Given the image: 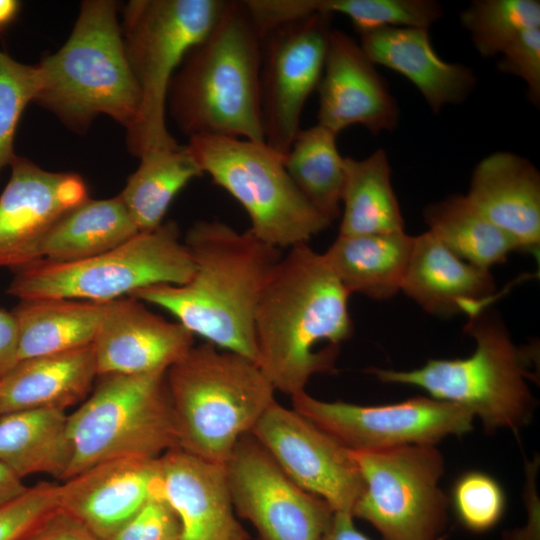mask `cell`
<instances>
[{
  "label": "cell",
  "mask_w": 540,
  "mask_h": 540,
  "mask_svg": "<svg viewBox=\"0 0 540 540\" xmlns=\"http://www.w3.org/2000/svg\"><path fill=\"white\" fill-rule=\"evenodd\" d=\"M181 527L172 508L161 498H150L108 540H179Z\"/></svg>",
  "instance_id": "obj_38"
},
{
  "label": "cell",
  "mask_w": 540,
  "mask_h": 540,
  "mask_svg": "<svg viewBox=\"0 0 540 540\" xmlns=\"http://www.w3.org/2000/svg\"><path fill=\"white\" fill-rule=\"evenodd\" d=\"M484 308L468 315L465 331L476 342L469 357L429 359L408 371L373 367L368 372L383 383L419 387L434 399L464 407L487 430L517 432L530 422L536 405L527 383L535 379L530 371L535 348L517 346L502 319Z\"/></svg>",
  "instance_id": "obj_6"
},
{
  "label": "cell",
  "mask_w": 540,
  "mask_h": 540,
  "mask_svg": "<svg viewBox=\"0 0 540 540\" xmlns=\"http://www.w3.org/2000/svg\"><path fill=\"white\" fill-rule=\"evenodd\" d=\"M300 488L348 512L364 483L349 449L296 410L276 401L250 432Z\"/></svg>",
  "instance_id": "obj_15"
},
{
  "label": "cell",
  "mask_w": 540,
  "mask_h": 540,
  "mask_svg": "<svg viewBox=\"0 0 540 540\" xmlns=\"http://www.w3.org/2000/svg\"><path fill=\"white\" fill-rule=\"evenodd\" d=\"M314 13L347 16L358 33L386 27L429 28L443 14L433 0H311Z\"/></svg>",
  "instance_id": "obj_34"
},
{
  "label": "cell",
  "mask_w": 540,
  "mask_h": 540,
  "mask_svg": "<svg viewBox=\"0 0 540 540\" xmlns=\"http://www.w3.org/2000/svg\"><path fill=\"white\" fill-rule=\"evenodd\" d=\"M166 378L178 446L222 465L275 402L276 390L254 361L209 342L194 345Z\"/></svg>",
  "instance_id": "obj_5"
},
{
  "label": "cell",
  "mask_w": 540,
  "mask_h": 540,
  "mask_svg": "<svg viewBox=\"0 0 540 540\" xmlns=\"http://www.w3.org/2000/svg\"><path fill=\"white\" fill-rule=\"evenodd\" d=\"M106 302L67 298L20 300L11 310L19 334V361L92 344Z\"/></svg>",
  "instance_id": "obj_28"
},
{
  "label": "cell",
  "mask_w": 540,
  "mask_h": 540,
  "mask_svg": "<svg viewBox=\"0 0 540 540\" xmlns=\"http://www.w3.org/2000/svg\"><path fill=\"white\" fill-rule=\"evenodd\" d=\"M40 87L37 65H26L0 50V174L16 153L14 138L23 111Z\"/></svg>",
  "instance_id": "obj_35"
},
{
  "label": "cell",
  "mask_w": 540,
  "mask_h": 540,
  "mask_svg": "<svg viewBox=\"0 0 540 540\" xmlns=\"http://www.w3.org/2000/svg\"><path fill=\"white\" fill-rule=\"evenodd\" d=\"M428 232L462 260L490 269L519 251L517 244L466 197L451 195L423 212Z\"/></svg>",
  "instance_id": "obj_31"
},
{
  "label": "cell",
  "mask_w": 540,
  "mask_h": 540,
  "mask_svg": "<svg viewBox=\"0 0 540 540\" xmlns=\"http://www.w3.org/2000/svg\"><path fill=\"white\" fill-rule=\"evenodd\" d=\"M498 68L503 73L521 78L528 90L529 100L540 102V27L523 31L500 54Z\"/></svg>",
  "instance_id": "obj_39"
},
{
  "label": "cell",
  "mask_w": 540,
  "mask_h": 540,
  "mask_svg": "<svg viewBox=\"0 0 540 540\" xmlns=\"http://www.w3.org/2000/svg\"><path fill=\"white\" fill-rule=\"evenodd\" d=\"M495 289L490 269L462 260L428 231L414 236L401 291L424 311L470 315L488 305Z\"/></svg>",
  "instance_id": "obj_22"
},
{
  "label": "cell",
  "mask_w": 540,
  "mask_h": 540,
  "mask_svg": "<svg viewBox=\"0 0 540 540\" xmlns=\"http://www.w3.org/2000/svg\"><path fill=\"white\" fill-rule=\"evenodd\" d=\"M463 27L478 53L484 57L501 54L523 31L540 27L537 0H478L462 11Z\"/></svg>",
  "instance_id": "obj_33"
},
{
  "label": "cell",
  "mask_w": 540,
  "mask_h": 540,
  "mask_svg": "<svg viewBox=\"0 0 540 540\" xmlns=\"http://www.w3.org/2000/svg\"><path fill=\"white\" fill-rule=\"evenodd\" d=\"M260 70L261 40L248 11L243 1H226L214 26L175 72L168 112L189 138L265 142Z\"/></svg>",
  "instance_id": "obj_3"
},
{
  "label": "cell",
  "mask_w": 540,
  "mask_h": 540,
  "mask_svg": "<svg viewBox=\"0 0 540 540\" xmlns=\"http://www.w3.org/2000/svg\"><path fill=\"white\" fill-rule=\"evenodd\" d=\"M118 3L86 0L64 45L37 64L40 87L34 103L75 133L107 115L129 129L140 92L124 49Z\"/></svg>",
  "instance_id": "obj_4"
},
{
  "label": "cell",
  "mask_w": 540,
  "mask_h": 540,
  "mask_svg": "<svg viewBox=\"0 0 540 540\" xmlns=\"http://www.w3.org/2000/svg\"><path fill=\"white\" fill-rule=\"evenodd\" d=\"M97 376L93 343L20 360L0 380V416L39 408L65 411L87 396Z\"/></svg>",
  "instance_id": "obj_24"
},
{
  "label": "cell",
  "mask_w": 540,
  "mask_h": 540,
  "mask_svg": "<svg viewBox=\"0 0 540 540\" xmlns=\"http://www.w3.org/2000/svg\"><path fill=\"white\" fill-rule=\"evenodd\" d=\"M225 470L235 512L260 540H320L330 525L329 504L295 484L251 433L238 440Z\"/></svg>",
  "instance_id": "obj_14"
},
{
  "label": "cell",
  "mask_w": 540,
  "mask_h": 540,
  "mask_svg": "<svg viewBox=\"0 0 540 540\" xmlns=\"http://www.w3.org/2000/svg\"><path fill=\"white\" fill-rule=\"evenodd\" d=\"M184 243L195 263L187 283L152 285L129 297L163 308L194 336L256 363L255 313L281 249L217 220L196 221Z\"/></svg>",
  "instance_id": "obj_2"
},
{
  "label": "cell",
  "mask_w": 540,
  "mask_h": 540,
  "mask_svg": "<svg viewBox=\"0 0 540 540\" xmlns=\"http://www.w3.org/2000/svg\"><path fill=\"white\" fill-rule=\"evenodd\" d=\"M359 36L367 57L412 82L434 113L447 104L464 101L476 84L471 68L437 55L428 28L386 27Z\"/></svg>",
  "instance_id": "obj_23"
},
{
  "label": "cell",
  "mask_w": 540,
  "mask_h": 540,
  "mask_svg": "<svg viewBox=\"0 0 540 540\" xmlns=\"http://www.w3.org/2000/svg\"><path fill=\"white\" fill-rule=\"evenodd\" d=\"M374 65L360 44L332 29L317 87L318 124L336 135L352 125H361L374 135L394 129L398 107Z\"/></svg>",
  "instance_id": "obj_17"
},
{
  "label": "cell",
  "mask_w": 540,
  "mask_h": 540,
  "mask_svg": "<svg viewBox=\"0 0 540 540\" xmlns=\"http://www.w3.org/2000/svg\"><path fill=\"white\" fill-rule=\"evenodd\" d=\"M59 508V484L40 482L0 506V540H23Z\"/></svg>",
  "instance_id": "obj_37"
},
{
  "label": "cell",
  "mask_w": 540,
  "mask_h": 540,
  "mask_svg": "<svg viewBox=\"0 0 540 540\" xmlns=\"http://www.w3.org/2000/svg\"><path fill=\"white\" fill-rule=\"evenodd\" d=\"M27 488L21 478L0 462V506L17 498Z\"/></svg>",
  "instance_id": "obj_43"
},
{
  "label": "cell",
  "mask_w": 540,
  "mask_h": 540,
  "mask_svg": "<svg viewBox=\"0 0 540 540\" xmlns=\"http://www.w3.org/2000/svg\"><path fill=\"white\" fill-rule=\"evenodd\" d=\"M195 263L173 220L99 255L75 262L37 260L13 270L7 294L19 300L109 302L157 284L182 285Z\"/></svg>",
  "instance_id": "obj_9"
},
{
  "label": "cell",
  "mask_w": 540,
  "mask_h": 540,
  "mask_svg": "<svg viewBox=\"0 0 540 540\" xmlns=\"http://www.w3.org/2000/svg\"><path fill=\"white\" fill-rule=\"evenodd\" d=\"M332 15L316 12L261 39L260 94L266 144L281 155L299 132L304 105L321 80Z\"/></svg>",
  "instance_id": "obj_13"
},
{
  "label": "cell",
  "mask_w": 540,
  "mask_h": 540,
  "mask_svg": "<svg viewBox=\"0 0 540 540\" xmlns=\"http://www.w3.org/2000/svg\"><path fill=\"white\" fill-rule=\"evenodd\" d=\"M336 134L316 124L299 130L284 155V166L304 198L330 223L341 215L345 157Z\"/></svg>",
  "instance_id": "obj_32"
},
{
  "label": "cell",
  "mask_w": 540,
  "mask_h": 540,
  "mask_svg": "<svg viewBox=\"0 0 540 540\" xmlns=\"http://www.w3.org/2000/svg\"><path fill=\"white\" fill-rule=\"evenodd\" d=\"M226 1L132 0L123 11L121 33L140 92L137 116L126 130L127 147L139 159L177 147L166 125L172 78L188 51L211 30Z\"/></svg>",
  "instance_id": "obj_7"
},
{
  "label": "cell",
  "mask_w": 540,
  "mask_h": 540,
  "mask_svg": "<svg viewBox=\"0 0 540 540\" xmlns=\"http://www.w3.org/2000/svg\"><path fill=\"white\" fill-rule=\"evenodd\" d=\"M138 233L119 195L101 200L88 198L46 232L34 261L84 260L116 248Z\"/></svg>",
  "instance_id": "obj_26"
},
{
  "label": "cell",
  "mask_w": 540,
  "mask_h": 540,
  "mask_svg": "<svg viewBox=\"0 0 540 540\" xmlns=\"http://www.w3.org/2000/svg\"><path fill=\"white\" fill-rule=\"evenodd\" d=\"M70 460L64 410L27 409L0 416V462L19 478L47 474L63 481Z\"/></svg>",
  "instance_id": "obj_27"
},
{
  "label": "cell",
  "mask_w": 540,
  "mask_h": 540,
  "mask_svg": "<svg viewBox=\"0 0 540 540\" xmlns=\"http://www.w3.org/2000/svg\"><path fill=\"white\" fill-rule=\"evenodd\" d=\"M339 234L358 236L404 231V218L391 184L386 151L357 160L345 157Z\"/></svg>",
  "instance_id": "obj_29"
},
{
  "label": "cell",
  "mask_w": 540,
  "mask_h": 540,
  "mask_svg": "<svg viewBox=\"0 0 540 540\" xmlns=\"http://www.w3.org/2000/svg\"><path fill=\"white\" fill-rule=\"evenodd\" d=\"M187 147L203 174L245 210L255 237L292 248L324 231L330 222L304 198L284 166V155L266 142L195 136Z\"/></svg>",
  "instance_id": "obj_10"
},
{
  "label": "cell",
  "mask_w": 540,
  "mask_h": 540,
  "mask_svg": "<svg viewBox=\"0 0 540 540\" xmlns=\"http://www.w3.org/2000/svg\"><path fill=\"white\" fill-rule=\"evenodd\" d=\"M21 10V2L17 0H0V34H3L17 19Z\"/></svg>",
  "instance_id": "obj_44"
},
{
  "label": "cell",
  "mask_w": 540,
  "mask_h": 540,
  "mask_svg": "<svg viewBox=\"0 0 540 540\" xmlns=\"http://www.w3.org/2000/svg\"><path fill=\"white\" fill-rule=\"evenodd\" d=\"M23 540H100L79 520L57 508Z\"/></svg>",
  "instance_id": "obj_40"
},
{
  "label": "cell",
  "mask_w": 540,
  "mask_h": 540,
  "mask_svg": "<svg viewBox=\"0 0 540 540\" xmlns=\"http://www.w3.org/2000/svg\"><path fill=\"white\" fill-rule=\"evenodd\" d=\"M354 517L348 512H334L330 525L320 540H371L354 524Z\"/></svg>",
  "instance_id": "obj_42"
},
{
  "label": "cell",
  "mask_w": 540,
  "mask_h": 540,
  "mask_svg": "<svg viewBox=\"0 0 540 540\" xmlns=\"http://www.w3.org/2000/svg\"><path fill=\"white\" fill-rule=\"evenodd\" d=\"M166 373L97 376L90 397L68 415L71 460L63 481L105 461L158 459L179 447Z\"/></svg>",
  "instance_id": "obj_8"
},
{
  "label": "cell",
  "mask_w": 540,
  "mask_h": 540,
  "mask_svg": "<svg viewBox=\"0 0 540 540\" xmlns=\"http://www.w3.org/2000/svg\"><path fill=\"white\" fill-rule=\"evenodd\" d=\"M292 408L353 451L412 444L435 445L473 429L468 409L432 397L364 406L316 399L306 391L291 396Z\"/></svg>",
  "instance_id": "obj_12"
},
{
  "label": "cell",
  "mask_w": 540,
  "mask_h": 540,
  "mask_svg": "<svg viewBox=\"0 0 540 540\" xmlns=\"http://www.w3.org/2000/svg\"><path fill=\"white\" fill-rule=\"evenodd\" d=\"M468 200L506 233L519 251L540 246V173L526 158L495 152L473 170Z\"/></svg>",
  "instance_id": "obj_21"
},
{
  "label": "cell",
  "mask_w": 540,
  "mask_h": 540,
  "mask_svg": "<svg viewBox=\"0 0 540 540\" xmlns=\"http://www.w3.org/2000/svg\"><path fill=\"white\" fill-rule=\"evenodd\" d=\"M450 500L462 526L476 533L494 528L506 508V496L500 483L478 470L466 471L455 480Z\"/></svg>",
  "instance_id": "obj_36"
},
{
  "label": "cell",
  "mask_w": 540,
  "mask_h": 540,
  "mask_svg": "<svg viewBox=\"0 0 540 540\" xmlns=\"http://www.w3.org/2000/svg\"><path fill=\"white\" fill-rule=\"evenodd\" d=\"M194 346V335L179 322L122 297L106 302L93 342L98 375L168 370Z\"/></svg>",
  "instance_id": "obj_19"
},
{
  "label": "cell",
  "mask_w": 540,
  "mask_h": 540,
  "mask_svg": "<svg viewBox=\"0 0 540 540\" xmlns=\"http://www.w3.org/2000/svg\"><path fill=\"white\" fill-rule=\"evenodd\" d=\"M19 362V334L11 311L0 308V380Z\"/></svg>",
  "instance_id": "obj_41"
},
{
  "label": "cell",
  "mask_w": 540,
  "mask_h": 540,
  "mask_svg": "<svg viewBox=\"0 0 540 540\" xmlns=\"http://www.w3.org/2000/svg\"><path fill=\"white\" fill-rule=\"evenodd\" d=\"M158 459L119 458L96 464L59 484V508L100 540H108L156 497Z\"/></svg>",
  "instance_id": "obj_20"
},
{
  "label": "cell",
  "mask_w": 540,
  "mask_h": 540,
  "mask_svg": "<svg viewBox=\"0 0 540 540\" xmlns=\"http://www.w3.org/2000/svg\"><path fill=\"white\" fill-rule=\"evenodd\" d=\"M350 295L308 243L282 255L254 318L256 364L275 390L294 396L312 376L335 372L340 345L353 334Z\"/></svg>",
  "instance_id": "obj_1"
},
{
  "label": "cell",
  "mask_w": 540,
  "mask_h": 540,
  "mask_svg": "<svg viewBox=\"0 0 540 540\" xmlns=\"http://www.w3.org/2000/svg\"><path fill=\"white\" fill-rule=\"evenodd\" d=\"M0 194V267L12 270L34 261L46 232L89 198L77 173L51 172L16 154Z\"/></svg>",
  "instance_id": "obj_16"
},
{
  "label": "cell",
  "mask_w": 540,
  "mask_h": 540,
  "mask_svg": "<svg viewBox=\"0 0 540 540\" xmlns=\"http://www.w3.org/2000/svg\"><path fill=\"white\" fill-rule=\"evenodd\" d=\"M202 175L187 145L153 151L140 158L119 196L139 232L152 231L164 222L175 196Z\"/></svg>",
  "instance_id": "obj_30"
},
{
  "label": "cell",
  "mask_w": 540,
  "mask_h": 540,
  "mask_svg": "<svg viewBox=\"0 0 540 540\" xmlns=\"http://www.w3.org/2000/svg\"><path fill=\"white\" fill-rule=\"evenodd\" d=\"M156 496L176 513L179 540H250L237 519L225 465L173 448L158 458Z\"/></svg>",
  "instance_id": "obj_18"
},
{
  "label": "cell",
  "mask_w": 540,
  "mask_h": 540,
  "mask_svg": "<svg viewBox=\"0 0 540 540\" xmlns=\"http://www.w3.org/2000/svg\"><path fill=\"white\" fill-rule=\"evenodd\" d=\"M413 242L404 231L338 235L323 255L350 294L385 300L401 291Z\"/></svg>",
  "instance_id": "obj_25"
},
{
  "label": "cell",
  "mask_w": 540,
  "mask_h": 540,
  "mask_svg": "<svg viewBox=\"0 0 540 540\" xmlns=\"http://www.w3.org/2000/svg\"><path fill=\"white\" fill-rule=\"evenodd\" d=\"M350 452L364 483L353 517L369 522L382 540H440L448 498L439 486L444 461L435 445Z\"/></svg>",
  "instance_id": "obj_11"
}]
</instances>
